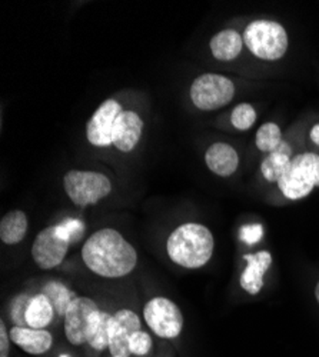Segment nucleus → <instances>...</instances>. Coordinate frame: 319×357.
<instances>
[{
	"instance_id": "obj_1",
	"label": "nucleus",
	"mask_w": 319,
	"mask_h": 357,
	"mask_svg": "<svg viewBox=\"0 0 319 357\" xmlns=\"http://www.w3.org/2000/svg\"><path fill=\"white\" fill-rule=\"evenodd\" d=\"M82 259L98 276L118 279L135 271L138 253L118 230L102 229L84 242Z\"/></svg>"
},
{
	"instance_id": "obj_2",
	"label": "nucleus",
	"mask_w": 319,
	"mask_h": 357,
	"mask_svg": "<svg viewBox=\"0 0 319 357\" xmlns=\"http://www.w3.org/2000/svg\"><path fill=\"white\" fill-rule=\"evenodd\" d=\"M215 249L211 230L200 223H184L170 233L166 242L168 256L185 269H199L205 266Z\"/></svg>"
},
{
	"instance_id": "obj_3",
	"label": "nucleus",
	"mask_w": 319,
	"mask_h": 357,
	"mask_svg": "<svg viewBox=\"0 0 319 357\" xmlns=\"http://www.w3.org/2000/svg\"><path fill=\"white\" fill-rule=\"evenodd\" d=\"M242 39L249 52L264 61H278L283 57L289 45L285 27L265 19L249 23Z\"/></svg>"
},
{
	"instance_id": "obj_4",
	"label": "nucleus",
	"mask_w": 319,
	"mask_h": 357,
	"mask_svg": "<svg viewBox=\"0 0 319 357\" xmlns=\"http://www.w3.org/2000/svg\"><path fill=\"white\" fill-rule=\"evenodd\" d=\"M319 186V155L301 153L289 165L288 172L279 178L278 188L289 200L306 197Z\"/></svg>"
},
{
	"instance_id": "obj_5",
	"label": "nucleus",
	"mask_w": 319,
	"mask_h": 357,
	"mask_svg": "<svg viewBox=\"0 0 319 357\" xmlns=\"http://www.w3.org/2000/svg\"><path fill=\"white\" fill-rule=\"evenodd\" d=\"M235 96V84L230 79L216 73L198 76L191 86L193 105L204 112L218 110L229 105Z\"/></svg>"
},
{
	"instance_id": "obj_6",
	"label": "nucleus",
	"mask_w": 319,
	"mask_h": 357,
	"mask_svg": "<svg viewBox=\"0 0 319 357\" xmlns=\"http://www.w3.org/2000/svg\"><path fill=\"white\" fill-rule=\"evenodd\" d=\"M64 188L69 199L80 207L95 204L112 192L109 178L98 172L71 170L64 176Z\"/></svg>"
},
{
	"instance_id": "obj_7",
	"label": "nucleus",
	"mask_w": 319,
	"mask_h": 357,
	"mask_svg": "<svg viewBox=\"0 0 319 357\" xmlns=\"http://www.w3.org/2000/svg\"><path fill=\"white\" fill-rule=\"evenodd\" d=\"M143 317L151 331L161 339H175L184 329L181 309L166 297H154L143 309Z\"/></svg>"
},
{
	"instance_id": "obj_8",
	"label": "nucleus",
	"mask_w": 319,
	"mask_h": 357,
	"mask_svg": "<svg viewBox=\"0 0 319 357\" xmlns=\"http://www.w3.org/2000/svg\"><path fill=\"white\" fill-rule=\"evenodd\" d=\"M99 310L95 301L79 296L71 303L65 314V336L73 346L88 343L89 326L94 313Z\"/></svg>"
},
{
	"instance_id": "obj_9",
	"label": "nucleus",
	"mask_w": 319,
	"mask_h": 357,
	"mask_svg": "<svg viewBox=\"0 0 319 357\" xmlns=\"http://www.w3.org/2000/svg\"><path fill=\"white\" fill-rule=\"evenodd\" d=\"M124 112L119 102L114 99L105 100L86 123V137L96 147H107L113 144V128L116 119Z\"/></svg>"
},
{
	"instance_id": "obj_10",
	"label": "nucleus",
	"mask_w": 319,
	"mask_h": 357,
	"mask_svg": "<svg viewBox=\"0 0 319 357\" xmlns=\"http://www.w3.org/2000/svg\"><path fill=\"white\" fill-rule=\"evenodd\" d=\"M69 243L57 236L54 226L43 229L32 245V257L43 271H50L59 266L69 250Z\"/></svg>"
},
{
	"instance_id": "obj_11",
	"label": "nucleus",
	"mask_w": 319,
	"mask_h": 357,
	"mask_svg": "<svg viewBox=\"0 0 319 357\" xmlns=\"http://www.w3.org/2000/svg\"><path fill=\"white\" fill-rule=\"evenodd\" d=\"M139 331L140 320L135 312L129 309L116 312L110 323V337L107 349L110 356L129 357L132 354L129 350V340Z\"/></svg>"
},
{
	"instance_id": "obj_12",
	"label": "nucleus",
	"mask_w": 319,
	"mask_h": 357,
	"mask_svg": "<svg viewBox=\"0 0 319 357\" xmlns=\"http://www.w3.org/2000/svg\"><path fill=\"white\" fill-rule=\"evenodd\" d=\"M143 130L140 116L132 110H124L116 119L113 128V146L118 151L128 153L136 147Z\"/></svg>"
},
{
	"instance_id": "obj_13",
	"label": "nucleus",
	"mask_w": 319,
	"mask_h": 357,
	"mask_svg": "<svg viewBox=\"0 0 319 357\" xmlns=\"http://www.w3.org/2000/svg\"><path fill=\"white\" fill-rule=\"evenodd\" d=\"M244 259L246 260V267L241 275V287L246 293L256 296L264 287V276L272 264V255L268 250H262L245 255Z\"/></svg>"
},
{
	"instance_id": "obj_14",
	"label": "nucleus",
	"mask_w": 319,
	"mask_h": 357,
	"mask_svg": "<svg viewBox=\"0 0 319 357\" xmlns=\"http://www.w3.org/2000/svg\"><path fill=\"white\" fill-rule=\"evenodd\" d=\"M10 340L29 354L39 356L52 349L53 336L46 329H32V327L13 326L10 332Z\"/></svg>"
},
{
	"instance_id": "obj_15",
	"label": "nucleus",
	"mask_w": 319,
	"mask_h": 357,
	"mask_svg": "<svg viewBox=\"0 0 319 357\" xmlns=\"http://www.w3.org/2000/svg\"><path fill=\"white\" fill-rule=\"evenodd\" d=\"M205 162L211 172L221 177L234 174L239 166V156L234 147L228 143H214L205 153Z\"/></svg>"
},
{
	"instance_id": "obj_16",
	"label": "nucleus",
	"mask_w": 319,
	"mask_h": 357,
	"mask_svg": "<svg viewBox=\"0 0 319 357\" xmlns=\"http://www.w3.org/2000/svg\"><path fill=\"white\" fill-rule=\"evenodd\" d=\"M244 46L242 36L235 29H225L211 39V52L215 59L222 62H230L237 59Z\"/></svg>"
},
{
	"instance_id": "obj_17",
	"label": "nucleus",
	"mask_w": 319,
	"mask_h": 357,
	"mask_svg": "<svg viewBox=\"0 0 319 357\" xmlns=\"http://www.w3.org/2000/svg\"><path fill=\"white\" fill-rule=\"evenodd\" d=\"M291 153L292 149L286 142H281V144L271 152L260 165V172L268 182H279V178L288 172L291 165Z\"/></svg>"
},
{
	"instance_id": "obj_18",
	"label": "nucleus",
	"mask_w": 319,
	"mask_h": 357,
	"mask_svg": "<svg viewBox=\"0 0 319 357\" xmlns=\"http://www.w3.org/2000/svg\"><path fill=\"white\" fill-rule=\"evenodd\" d=\"M27 233V218L22 211L6 213L0 222V239L5 245L20 243Z\"/></svg>"
},
{
	"instance_id": "obj_19",
	"label": "nucleus",
	"mask_w": 319,
	"mask_h": 357,
	"mask_svg": "<svg viewBox=\"0 0 319 357\" xmlns=\"http://www.w3.org/2000/svg\"><path fill=\"white\" fill-rule=\"evenodd\" d=\"M54 309L47 297L40 293L32 297L26 312V323L32 329H46L53 320Z\"/></svg>"
},
{
	"instance_id": "obj_20",
	"label": "nucleus",
	"mask_w": 319,
	"mask_h": 357,
	"mask_svg": "<svg viewBox=\"0 0 319 357\" xmlns=\"http://www.w3.org/2000/svg\"><path fill=\"white\" fill-rule=\"evenodd\" d=\"M112 314L103 310H98L94 313L89 326V335H88V344L98 350L103 351L109 349V337H110V323Z\"/></svg>"
},
{
	"instance_id": "obj_21",
	"label": "nucleus",
	"mask_w": 319,
	"mask_h": 357,
	"mask_svg": "<svg viewBox=\"0 0 319 357\" xmlns=\"http://www.w3.org/2000/svg\"><path fill=\"white\" fill-rule=\"evenodd\" d=\"M42 293L50 301L54 312L64 317H65L71 303L77 297L75 294V291H72L69 287H66V284H64L61 282H56V280L47 282L43 286Z\"/></svg>"
},
{
	"instance_id": "obj_22",
	"label": "nucleus",
	"mask_w": 319,
	"mask_h": 357,
	"mask_svg": "<svg viewBox=\"0 0 319 357\" xmlns=\"http://www.w3.org/2000/svg\"><path fill=\"white\" fill-rule=\"evenodd\" d=\"M282 133L276 123L268 122L260 126L256 132V147L260 152L271 153L281 144Z\"/></svg>"
},
{
	"instance_id": "obj_23",
	"label": "nucleus",
	"mask_w": 319,
	"mask_h": 357,
	"mask_svg": "<svg viewBox=\"0 0 319 357\" xmlns=\"http://www.w3.org/2000/svg\"><path fill=\"white\" fill-rule=\"evenodd\" d=\"M230 122L238 130H249L256 122V112L249 103H241L232 110Z\"/></svg>"
},
{
	"instance_id": "obj_24",
	"label": "nucleus",
	"mask_w": 319,
	"mask_h": 357,
	"mask_svg": "<svg viewBox=\"0 0 319 357\" xmlns=\"http://www.w3.org/2000/svg\"><path fill=\"white\" fill-rule=\"evenodd\" d=\"M56 233L64 241H66L69 245H75L80 242V239L84 234V225L83 222L77 219H66L62 223L54 226Z\"/></svg>"
},
{
	"instance_id": "obj_25",
	"label": "nucleus",
	"mask_w": 319,
	"mask_h": 357,
	"mask_svg": "<svg viewBox=\"0 0 319 357\" xmlns=\"http://www.w3.org/2000/svg\"><path fill=\"white\" fill-rule=\"evenodd\" d=\"M31 301H32V297H29L27 294H19L10 302L9 313H10V319L13 320V323L16 326H20V327L27 326L26 312H27L29 305H31Z\"/></svg>"
},
{
	"instance_id": "obj_26",
	"label": "nucleus",
	"mask_w": 319,
	"mask_h": 357,
	"mask_svg": "<svg viewBox=\"0 0 319 357\" xmlns=\"http://www.w3.org/2000/svg\"><path fill=\"white\" fill-rule=\"evenodd\" d=\"M152 346H154V342H152V337L149 336V333L142 332V331L136 332L129 340V350L135 356L149 354V351L152 350Z\"/></svg>"
},
{
	"instance_id": "obj_27",
	"label": "nucleus",
	"mask_w": 319,
	"mask_h": 357,
	"mask_svg": "<svg viewBox=\"0 0 319 357\" xmlns=\"http://www.w3.org/2000/svg\"><path fill=\"white\" fill-rule=\"evenodd\" d=\"M260 237H262V226L260 225L244 226L241 229V239L249 245L256 243Z\"/></svg>"
},
{
	"instance_id": "obj_28",
	"label": "nucleus",
	"mask_w": 319,
	"mask_h": 357,
	"mask_svg": "<svg viewBox=\"0 0 319 357\" xmlns=\"http://www.w3.org/2000/svg\"><path fill=\"white\" fill-rule=\"evenodd\" d=\"M10 335L6 331L5 321H0V357H9Z\"/></svg>"
},
{
	"instance_id": "obj_29",
	"label": "nucleus",
	"mask_w": 319,
	"mask_h": 357,
	"mask_svg": "<svg viewBox=\"0 0 319 357\" xmlns=\"http://www.w3.org/2000/svg\"><path fill=\"white\" fill-rule=\"evenodd\" d=\"M311 140L315 143V144H318L319 146V123L318 125H315L313 128H312V130H311Z\"/></svg>"
},
{
	"instance_id": "obj_30",
	"label": "nucleus",
	"mask_w": 319,
	"mask_h": 357,
	"mask_svg": "<svg viewBox=\"0 0 319 357\" xmlns=\"http://www.w3.org/2000/svg\"><path fill=\"white\" fill-rule=\"evenodd\" d=\"M315 297H316V301H318V303H319V282H318V284H316V287H315Z\"/></svg>"
},
{
	"instance_id": "obj_31",
	"label": "nucleus",
	"mask_w": 319,
	"mask_h": 357,
	"mask_svg": "<svg viewBox=\"0 0 319 357\" xmlns=\"http://www.w3.org/2000/svg\"><path fill=\"white\" fill-rule=\"evenodd\" d=\"M61 357H69V356H68V354H62Z\"/></svg>"
},
{
	"instance_id": "obj_32",
	"label": "nucleus",
	"mask_w": 319,
	"mask_h": 357,
	"mask_svg": "<svg viewBox=\"0 0 319 357\" xmlns=\"http://www.w3.org/2000/svg\"><path fill=\"white\" fill-rule=\"evenodd\" d=\"M110 357H118V356H110Z\"/></svg>"
}]
</instances>
